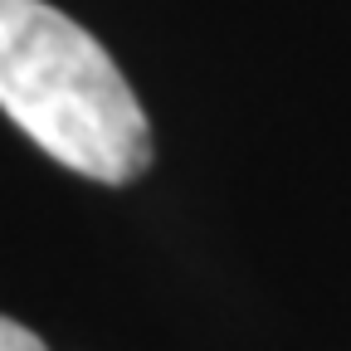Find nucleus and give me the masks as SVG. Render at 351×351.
<instances>
[{"instance_id":"obj_2","label":"nucleus","mask_w":351,"mask_h":351,"mask_svg":"<svg viewBox=\"0 0 351 351\" xmlns=\"http://www.w3.org/2000/svg\"><path fill=\"white\" fill-rule=\"evenodd\" d=\"M0 351H44V341H39L34 332H25L20 322L0 317Z\"/></svg>"},{"instance_id":"obj_1","label":"nucleus","mask_w":351,"mask_h":351,"mask_svg":"<svg viewBox=\"0 0 351 351\" xmlns=\"http://www.w3.org/2000/svg\"><path fill=\"white\" fill-rule=\"evenodd\" d=\"M0 112L88 181L127 186L152 166V127L122 69L44 0H0Z\"/></svg>"}]
</instances>
